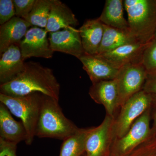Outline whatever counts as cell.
Segmentation results:
<instances>
[{
    "instance_id": "1",
    "label": "cell",
    "mask_w": 156,
    "mask_h": 156,
    "mask_svg": "<svg viewBox=\"0 0 156 156\" xmlns=\"http://www.w3.org/2000/svg\"><path fill=\"white\" fill-rule=\"evenodd\" d=\"M60 86L53 70L38 62H25V69L13 80L0 86V93L21 97L32 94L42 93L58 101Z\"/></svg>"
},
{
    "instance_id": "2",
    "label": "cell",
    "mask_w": 156,
    "mask_h": 156,
    "mask_svg": "<svg viewBox=\"0 0 156 156\" xmlns=\"http://www.w3.org/2000/svg\"><path fill=\"white\" fill-rule=\"evenodd\" d=\"M58 101L43 94L40 115L36 131L39 138H51L64 140L79 128L65 116Z\"/></svg>"
},
{
    "instance_id": "3",
    "label": "cell",
    "mask_w": 156,
    "mask_h": 156,
    "mask_svg": "<svg viewBox=\"0 0 156 156\" xmlns=\"http://www.w3.org/2000/svg\"><path fill=\"white\" fill-rule=\"evenodd\" d=\"M129 29L136 40L147 44L156 32V0H125Z\"/></svg>"
},
{
    "instance_id": "4",
    "label": "cell",
    "mask_w": 156,
    "mask_h": 156,
    "mask_svg": "<svg viewBox=\"0 0 156 156\" xmlns=\"http://www.w3.org/2000/svg\"><path fill=\"white\" fill-rule=\"evenodd\" d=\"M42 95L36 92L21 97H11L0 93V102L21 120L27 132L25 142L27 145L32 144L36 136Z\"/></svg>"
},
{
    "instance_id": "5",
    "label": "cell",
    "mask_w": 156,
    "mask_h": 156,
    "mask_svg": "<svg viewBox=\"0 0 156 156\" xmlns=\"http://www.w3.org/2000/svg\"><path fill=\"white\" fill-rule=\"evenodd\" d=\"M153 103L152 94L143 89L130 98L120 108L119 113L114 118V140L126 135L134 122L151 107Z\"/></svg>"
},
{
    "instance_id": "6",
    "label": "cell",
    "mask_w": 156,
    "mask_h": 156,
    "mask_svg": "<svg viewBox=\"0 0 156 156\" xmlns=\"http://www.w3.org/2000/svg\"><path fill=\"white\" fill-rule=\"evenodd\" d=\"M151 106L134 122L126 135L114 140L110 156L127 155L148 138L152 131Z\"/></svg>"
},
{
    "instance_id": "7",
    "label": "cell",
    "mask_w": 156,
    "mask_h": 156,
    "mask_svg": "<svg viewBox=\"0 0 156 156\" xmlns=\"http://www.w3.org/2000/svg\"><path fill=\"white\" fill-rule=\"evenodd\" d=\"M148 76L142 62L127 64L120 69L117 82L119 108L131 97L142 90Z\"/></svg>"
},
{
    "instance_id": "8",
    "label": "cell",
    "mask_w": 156,
    "mask_h": 156,
    "mask_svg": "<svg viewBox=\"0 0 156 156\" xmlns=\"http://www.w3.org/2000/svg\"><path fill=\"white\" fill-rule=\"evenodd\" d=\"M114 118L106 114L99 126L93 127L87 138L86 156H110L114 140Z\"/></svg>"
},
{
    "instance_id": "9",
    "label": "cell",
    "mask_w": 156,
    "mask_h": 156,
    "mask_svg": "<svg viewBox=\"0 0 156 156\" xmlns=\"http://www.w3.org/2000/svg\"><path fill=\"white\" fill-rule=\"evenodd\" d=\"M48 32L33 27L28 30L19 45L23 60L31 57L52 58L54 51L50 47Z\"/></svg>"
},
{
    "instance_id": "10",
    "label": "cell",
    "mask_w": 156,
    "mask_h": 156,
    "mask_svg": "<svg viewBox=\"0 0 156 156\" xmlns=\"http://www.w3.org/2000/svg\"><path fill=\"white\" fill-rule=\"evenodd\" d=\"M49 40L54 52L69 54L78 59L85 53L80 31L74 27L50 33Z\"/></svg>"
},
{
    "instance_id": "11",
    "label": "cell",
    "mask_w": 156,
    "mask_h": 156,
    "mask_svg": "<svg viewBox=\"0 0 156 156\" xmlns=\"http://www.w3.org/2000/svg\"><path fill=\"white\" fill-rule=\"evenodd\" d=\"M89 94L95 102L104 106L106 114L115 117L120 109L119 91L115 80L92 83Z\"/></svg>"
},
{
    "instance_id": "12",
    "label": "cell",
    "mask_w": 156,
    "mask_h": 156,
    "mask_svg": "<svg viewBox=\"0 0 156 156\" xmlns=\"http://www.w3.org/2000/svg\"><path fill=\"white\" fill-rule=\"evenodd\" d=\"M148 44H143L140 42L130 43L96 55L114 67L119 69L127 64L142 62L143 54Z\"/></svg>"
},
{
    "instance_id": "13",
    "label": "cell",
    "mask_w": 156,
    "mask_h": 156,
    "mask_svg": "<svg viewBox=\"0 0 156 156\" xmlns=\"http://www.w3.org/2000/svg\"><path fill=\"white\" fill-rule=\"evenodd\" d=\"M0 83H7L20 75L25 69L19 46L13 45L1 56Z\"/></svg>"
},
{
    "instance_id": "14",
    "label": "cell",
    "mask_w": 156,
    "mask_h": 156,
    "mask_svg": "<svg viewBox=\"0 0 156 156\" xmlns=\"http://www.w3.org/2000/svg\"><path fill=\"white\" fill-rule=\"evenodd\" d=\"M79 59L83 64V69L87 73L92 83L114 80L119 73V69L114 67L97 55L85 53Z\"/></svg>"
},
{
    "instance_id": "15",
    "label": "cell",
    "mask_w": 156,
    "mask_h": 156,
    "mask_svg": "<svg viewBox=\"0 0 156 156\" xmlns=\"http://www.w3.org/2000/svg\"><path fill=\"white\" fill-rule=\"evenodd\" d=\"M31 27L25 20L14 17L0 26V55L13 45L19 46Z\"/></svg>"
},
{
    "instance_id": "16",
    "label": "cell",
    "mask_w": 156,
    "mask_h": 156,
    "mask_svg": "<svg viewBox=\"0 0 156 156\" xmlns=\"http://www.w3.org/2000/svg\"><path fill=\"white\" fill-rule=\"evenodd\" d=\"M79 24L75 15L66 4L59 0H52L48 24L45 28L48 33L74 27Z\"/></svg>"
},
{
    "instance_id": "17",
    "label": "cell",
    "mask_w": 156,
    "mask_h": 156,
    "mask_svg": "<svg viewBox=\"0 0 156 156\" xmlns=\"http://www.w3.org/2000/svg\"><path fill=\"white\" fill-rule=\"evenodd\" d=\"M79 30L85 53L97 55L104 32L103 23L98 18L87 20Z\"/></svg>"
},
{
    "instance_id": "18",
    "label": "cell",
    "mask_w": 156,
    "mask_h": 156,
    "mask_svg": "<svg viewBox=\"0 0 156 156\" xmlns=\"http://www.w3.org/2000/svg\"><path fill=\"white\" fill-rule=\"evenodd\" d=\"M27 132L22 122L14 119L5 105L0 102V138L17 144L25 141Z\"/></svg>"
},
{
    "instance_id": "19",
    "label": "cell",
    "mask_w": 156,
    "mask_h": 156,
    "mask_svg": "<svg viewBox=\"0 0 156 156\" xmlns=\"http://www.w3.org/2000/svg\"><path fill=\"white\" fill-rule=\"evenodd\" d=\"M124 1L107 0L98 19L104 25L123 30H129L128 21L124 17Z\"/></svg>"
},
{
    "instance_id": "20",
    "label": "cell",
    "mask_w": 156,
    "mask_h": 156,
    "mask_svg": "<svg viewBox=\"0 0 156 156\" xmlns=\"http://www.w3.org/2000/svg\"><path fill=\"white\" fill-rule=\"evenodd\" d=\"M104 27L103 38L98 54L111 51L127 44L140 42L131 34L130 30H123L104 24Z\"/></svg>"
},
{
    "instance_id": "21",
    "label": "cell",
    "mask_w": 156,
    "mask_h": 156,
    "mask_svg": "<svg viewBox=\"0 0 156 156\" xmlns=\"http://www.w3.org/2000/svg\"><path fill=\"white\" fill-rule=\"evenodd\" d=\"M79 128L76 132L63 140L59 156H81L85 152L86 142L93 128Z\"/></svg>"
},
{
    "instance_id": "22",
    "label": "cell",
    "mask_w": 156,
    "mask_h": 156,
    "mask_svg": "<svg viewBox=\"0 0 156 156\" xmlns=\"http://www.w3.org/2000/svg\"><path fill=\"white\" fill-rule=\"evenodd\" d=\"M51 4L52 0H36L30 13L23 19L31 26L46 28Z\"/></svg>"
},
{
    "instance_id": "23",
    "label": "cell",
    "mask_w": 156,
    "mask_h": 156,
    "mask_svg": "<svg viewBox=\"0 0 156 156\" xmlns=\"http://www.w3.org/2000/svg\"><path fill=\"white\" fill-rule=\"evenodd\" d=\"M142 63L148 76H156V38L148 44L142 56Z\"/></svg>"
},
{
    "instance_id": "24",
    "label": "cell",
    "mask_w": 156,
    "mask_h": 156,
    "mask_svg": "<svg viewBox=\"0 0 156 156\" xmlns=\"http://www.w3.org/2000/svg\"><path fill=\"white\" fill-rule=\"evenodd\" d=\"M126 156H156V129L153 127L148 138Z\"/></svg>"
},
{
    "instance_id": "25",
    "label": "cell",
    "mask_w": 156,
    "mask_h": 156,
    "mask_svg": "<svg viewBox=\"0 0 156 156\" xmlns=\"http://www.w3.org/2000/svg\"><path fill=\"white\" fill-rule=\"evenodd\" d=\"M13 0L0 1V24L2 25L15 17Z\"/></svg>"
},
{
    "instance_id": "26",
    "label": "cell",
    "mask_w": 156,
    "mask_h": 156,
    "mask_svg": "<svg viewBox=\"0 0 156 156\" xmlns=\"http://www.w3.org/2000/svg\"><path fill=\"white\" fill-rule=\"evenodd\" d=\"M36 0H13L15 15L16 17L24 19L33 8Z\"/></svg>"
},
{
    "instance_id": "27",
    "label": "cell",
    "mask_w": 156,
    "mask_h": 156,
    "mask_svg": "<svg viewBox=\"0 0 156 156\" xmlns=\"http://www.w3.org/2000/svg\"><path fill=\"white\" fill-rule=\"evenodd\" d=\"M17 144L0 138V156H17Z\"/></svg>"
},
{
    "instance_id": "28",
    "label": "cell",
    "mask_w": 156,
    "mask_h": 156,
    "mask_svg": "<svg viewBox=\"0 0 156 156\" xmlns=\"http://www.w3.org/2000/svg\"><path fill=\"white\" fill-rule=\"evenodd\" d=\"M143 90L150 94H156V76H148Z\"/></svg>"
},
{
    "instance_id": "29",
    "label": "cell",
    "mask_w": 156,
    "mask_h": 156,
    "mask_svg": "<svg viewBox=\"0 0 156 156\" xmlns=\"http://www.w3.org/2000/svg\"><path fill=\"white\" fill-rule=\"evenodd\" d=\"M151 117L153 120V127L156 130V103L154 102L152 105L151 111Z\"/></svg>"
},
{
    "instance_id": "30",
    "label": "cell",
    "mask_w": 156,
    "mask_h": 156,
    "mask_svg": "<svg viewBox=\"0 0 156 156\" xmlns=\"http://www.w3.org/2000/svg\"><path fill=\"white\" fill-rule=\"evenodd\" d=\"M152 96L153 100L154 102L156 103V94H151Z\"/></svg>"
},
{
    "instance_id": "31",
    "label": "cell",
    "mask_w": 156,
    "mask_h": 156,
    "mask_svg": "<svg viewBox=\"0 0 156 156\" xmlns=\"http://www.w3.org/2000/svg\"><path fill=\"white\" fill-rule=\"evenodd\" d=\"M154 38H156V32L155 34L154 37Z\"/></svg>"
}]
</instances>
